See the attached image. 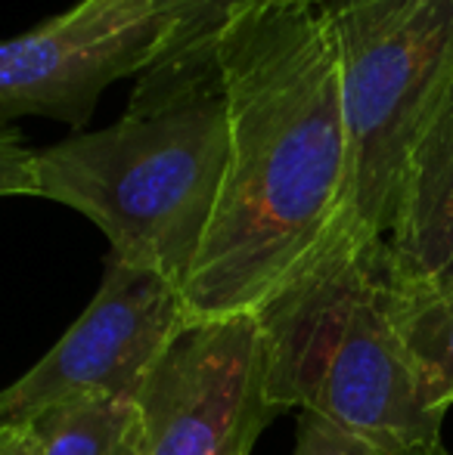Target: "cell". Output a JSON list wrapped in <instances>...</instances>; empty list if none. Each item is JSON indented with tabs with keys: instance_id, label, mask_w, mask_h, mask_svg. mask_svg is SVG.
I'll return each mask as SVG.
<instances>
[{
	"instance_id": "cell-1",
	"label": "cell",
	"mask_w": 453,
	"mask_h": 455,
	"mask_svg": "<svg viewBox=\"0 0 453 455\" xmlns=\"http://www.w3.org/2000/svg\"><path fill=\"white\" fill-rule=\"evenodd\" d=\"M227 168L181 288L187 323L258 316L336 229L348 177L323 10L252 4L218 41Z\"/></svg>"
},
{
	"instance_id": "cell-2",
	"label": "cell",
	"mask_w": 453,
	"mask_h": 455,
	"mask_svg": "<svg viewBox=\"0 0 453 455\" xmlns=\"http://www.w3.org/2000/svg\"><path fill=\"white\" fill-rule=\"evenodd\" d=\"M227 168L218 56L150 66L118 121L35 152L37 196L85 214L112 258L183 288Z\"/></svg>"
},
{
	"instance_id": "cell-3",
	"label": "cell",
	"mask_w": 453,
	"mask_h": 455,
	"mask_svg": "<svg viewBox=\"0 0 453 455\" xmlns=\"http://www.w3.org/2000/svg\"><path fill=\"white\" fill-rule=\"evenodd\" d=\"M385 242L342 223L320 251L258 313L267 390L376 446L382 455H438L444 412L388 323Z\"/></svg>"
},
{
	"instance_id": "cell-4",
	"label": "cell",
	"mask_w": 453,
	"mask_h": 455,
	"mask_svg": "<svg viewBox=\"0 0 453 455\" xmlns=\"http://www.w3.org/2000/svg\"><path fill=\"white\" fill-rule=\"evenodd\" d=\"M348 177L339 223L385 242L423 133L453 93V0H329Z\"/></svg>"
},
{
	"instance_id": "cell-5",
	"label": "cell",
	"mask_w": 453,
	"mask_h": 455,
	"mask_svg": "<svg viewBox=\"0 0 453 455\" xmlns=\"http://www.w3.org/2000/svg\"><path fill=\"white\" fill-rule=\"evenodd\" d=\"M146 455H248L283 409L267 390L258 316L187 323L137 396Z\"/></svg>"
},
{
	"instance_id": "cell-6",
	"label": "cell",
	"mask_w": 453,
	"mask_h": 455,
	"mask_svg": "<svg viewBox=\"0 0 453 455\" xmlns=\"http://www.w3.org/2000/svg\"><path fill=\"white\" fill-rule=\"evenodd\" d=\"M183 325L174 282L109 258L97 294L72 329L0 390V427L31 425L47 409L78 396L133 400Z\"/></svg>"
},
{
	"instance_id": "cell-7",
	"label": "cell",
	"mask_w": 453,
	"mask_h": 455,
	"mask_svg": "<svg viewBox=\"0 0 453 455\" xmlns=\"http://www.w3.org/2000/svg\"><path fill=\"white\" fill-rule=\"evenodd\" d=\"M162 28L125 0L72 10L0 41V127L41 115L85 131L115 81L152 66Z\"/></svg>"
},
{
	"instance_id": "cell-8",
	"label": "cell",
	"mask_w": 453,
	"mask_h": 455,
	"mask_svg": "<svg viewBox=\"0 0 453 455\" xmlns=\"http://www.w3.org/2000/svg\"><path fill=\"white\" fill-rule=\"evenodd\" d=\"M385 251L398 275L453 282V93L407 164Z\"/></svg>"
},
{
	"instance_id": "cell-9",
	"label": "cell",
	"mask_w": 453,
	"mask_h": 455,
	"mask_svg": "<svg viewBox=\"0 0 453 455\" xmlns=\"http://www.w3.org/2000/svg\"><path fill=\"white\" fill-rule=\"evenodd\" d=\"M382 300L432 406L448 412L453 406V282L407 279L385 264Z\"/></svg>"
},
{
	"instance_id": "cell-10",
	"label": "cell",
	"mask_w": 453,
	"mask_h": 455,
	"mask_svg": "<svg viewBox=\"0 0 453 455\" xmlns=\"http://www.w3.org/2000/svg\"><path fill=\"white\" fill-rule=\"evenodd\" d=\"M37 455H146L143 415L127 396H78L31 421Z\"/></svg>"
},
{
	"instance_id": "cell-11",
	"label": "cell",
	"mask_w": 453,
	"mask_h": 455,
	"mask_svg": "<svg viewBox=\"0 0 453 455\" xmlns=\"http://www.w3.org/2000/svg\"><path fill=\"white\" fill-rule=\"evenodd\" d=\"M162 28L152 66H187L218 56L224 31L255 0H125Z\"/></svg>"
},
{
	"instance_id": "cell-12",
	"label": "cell",
	"mask_w": 453,
	"mask_h": 455,
	"mask_svg": "<svg viewBox=\"0 0 453 455\" xmlns=\"http://www.w3.org/2000/svg\"><path fill=\"white\" fill-rule=\"evenodd\" d=\"M292 455H382L376 446L363 443L360 437L317 419L311 412L298 415V434Z\"/></svg>"
},
{
	"instance_id": "cell-13",
	"label": "cell",
	"mask_w": 453,
	"mask_h": 455,
	"mask_svg": "<svg viewBox=\"0 0 453 455\" xmlns=\"http://www.w3.org/2000/svg\"><path fill=\"white\" fill-rule=\"evenodd\" d=\"M37 196L35 149L16 127H0V198Z\"/></svg>"
},
{
	"instance_id": "cell-14",
	"label": "cell",
	"mask_w": 453,
	"mask_h": 455,
	"mask_svg": "<svg viewBox=\"0 0 453 455\" xmlns=\"http://www.w3.org/2000/svg\"><path fill=\"white\" fill-rule=\"evenodd\" d=\"M0 455H37V434L31 425L0 427Z\"/></svg>"
},
{
	"instance_id": "cell-15",
	"label": "cell",
	"mask_w": 453,
	"mask_h": 455,
	"mask_svg": "<svg viewBox=\"0 0 453 455\" xmlns=\"http://www.w3.org/2000/svg\"><path fill=\"white\" fill-rule=\"evenodd\" d=\"M255 4H273V6H311V10H320L329 0H255Z\"/></svg>"
}]
</instances>
